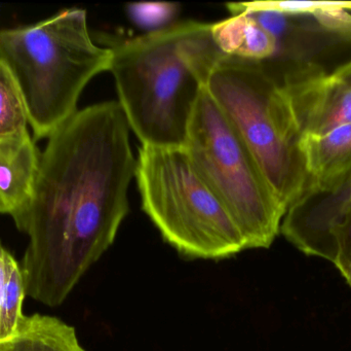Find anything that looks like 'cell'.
Segmentation results:
<instances>
[{
  "label": "cell",
  "mask_w": 351,
  "mask_h": 351,
  "mask_svg": "<svg viewBox=\"0 0 351 351\" xmlns=\"http://www.w3.org/2000/svg\"><path fill=\"white\" fill-rule=\"evenodd\" d=\"M215 43L224 55L247 61H269L278 49V39L250 12L232 14L212 24Z\"/></svg>",
  "instance_id": "10"
},
{
  "label": "cell",
  "mask_w": 351,
  "mask_h": 351,
  "mask_svg": "<svg viewBox=\"0 0 351 351\" xmlns=\"http://www.w3.org/2000/svg\"><path fill=\"white\" fill-rule=\"evenodd\" d=\"M119 101L77 111L49 138L34 192L18 227L28 235L27 296L56 307L112 245L129 214L137 160Z\"/></svg>",
  "instance_id": "1"
},
{
  "label": "cell",
  "mask_w": 351,
  "mask_h": 351,
  "mask_svg": "<svg viewBox=\"0 0 351 351\" xmlns=\"http://www.w3.org/2000/svg\"><path fill=\"white\" fill-rule=\"evenodd\" d=\"M26 294L22 268L0 242V340L14 335L24 319Z\"/></svg>",
  "instance_id": "12"
},
{
  "label": "cell",
  "mask_w": 351,
  "mask_h": 351,
  "mask_svg": "<svg viewBox=\"0 0 351 351\" xmlns=\"http://www.w3.org/2000/svg\"><path fill=\"white\" fill-rule=\"evenodd\" d=\"M311 257L334 264L351 288V205L328 229Z\"/></svg>",
  "instance_id": "14"
},
{
  "label": "cell",
  "mask_w": 351,
  "mask_h": 351,
  "mask_svg": "<svg viewBox=\"0 0 351 351\" xmlns=\"http://www.w3.org/2000/svg\"><path fill=\"white\" fill-rule=\"evenodd\" d=\"M110 49L119 103L142 146L185 148L194 107L224 55L212 24L172 23Z\"/></svg>",
  "instance_id": "2"
},
{
  "label": "cell",
  "mask_w": 351,
  "mask_h": 351,
  "mask_svg": "<svg viewBox=\"0 0 351 351\" xmlns=\"http://www.w3.org/2000/svg\"><path fill=\"white\" fill-rule=\"evenodd\" d=\"M40 155L29 131L0 137V214L12 216L16 228L32 200Z\"/></svg>",
  "instance_id": "9"
},
{
  "label": "cell",
  "mask_w": 351,
  "mask_h": 351,
  "mask_svg": "<svg viewBox=\"0 0 351 351\" xmlns=\"http://www.w3.org/2000/svg\"><path fill=\"white\" fill-rule=\"evenodd\" d=\"M351 1H331L313 14L319 26L328 32L351 41Z\"/></svg>",
  "instance_id": "15"
},
{
  "label": "cell",
  "mask_w": 351,
  "mask_h": 351,
  "mask_svg": "<svg viewBox=\"0 0 351 351\" xmlns=\"http://www.w3.org/2000/svg\"><path fill=\"white\" fill-rule=\"evenodd\" d=\"M130 14L136 23L156 30L170 25L177 5L174 3H134L129 6Z\"/></svg>",
  "instance_id": "16"
},
{
  "label": "cell",
  "mask_w": 351,
  "mask_h": 351,
  "mask_svg": "<svg viewBox=\"0 0 351 351\" xmlns=\"http://www.w3.org/2000/svg\"><path fill=\"white\" fill-rule=\"evenodd\" d=\"M335 78L351 87V60L332 71Z\"/></svg>",
  "instance_id": "17"
},
{
  "label": "cell",
  "mask_w": 351,
  "mask_h": 351,
  "mask_svg": "<svg viewBox=\"0 0 351 351\" xmlns=\"http://www.w3.org/2000/svg\"><path fill=\"white\" fill-rule=\"evenodd\" d=\"M186 150L234 220L249 249H268L286 212L255 158L206 87L188 126Z\"/></svg>",
  "instance_id": "5"
},
{
  "label": "cell",
  "mask_w": 351,
  "mask_h": 351,
  "mask_svg": "<svg viewBox=\"0 0 351 351\" xmlns=\"http://www.w3.org/2000/svg\"><path fill=\"white\" fill-rule=\"evenodd\" d=\"M111 59L110 47L93 41L82 8L0 30V60L20 87L34 140L49 138L78 111L82 91L110 69Z\"/></svg>",
  "instance_id": "3"
},
{
  "label": "cell",
  "mask_w": 351,
  "mask_h": 351,
  "mask_svg": "<svg viewBox=\"0 0 351 351\" xmlns=\"http://www.w3.org/2000/svg\"><path fill=\"white\" fill-rule=\"evenodd\" d=\"M28 125L26 104L18 82L0 60V137L26 133Z\"/></svg>",
  "instance_id": "13"
},
{
  "label": "cell",
  "mask_w": 351,
  "mask_h": 351,
  "mask_svg": "<svg viewBox=\"0 0 351 351\" xmlns=\"http://www.w3.org/2000/svg\"><path fill=\"white\" fill-rule=\"evenodd\" d=\"M206 87L288 212L306 190L307 177L298 146L289 133L276 80L258 62L223 55Z\"/></svg>",
  "instance_id": "6"
},
{
  "label": "cell",
  "mask_w": 351,
  "mask_h": 351,
  "mask_svg": "<svg viewBox=\"0 0 351 351\" xmlns=\"http://www.w3.org/2000/svg\"><path fill=\"white\" fill-rule=\"evenodd\" d=\"M135 177L142 210L180 255L223 260L247 249L228 210L185 148L141 146Z\"/></svg>",
  "instance_id": "4"
},
{
  "label": "cell",
  "mask_w": 351,
  "mask_h": 351,
  "mask_svg": "<svg viewBox=\"0 0 351 351\" xmlns=\"http://www.w3.org/2000/svg\"><path fill=\"white\" fill-rule=\"evenodd\" d=\"M298 150L307 177L303 195H334L350 181L351 123L325 135L301 138Z\"/></svg>",
  "instance_id": "8"
},
{
  "label": "cell",
  "mask_w": 351,
  "mask_h": 351,
  "mask_svg": "<svg viewBox=\"0 0 351 351\" xmlns=\"http://www.w3.org/2000/svg\"><path fill=\"white\" fill-rule=\"evenodd\" d=\"M0 351H86L75 329L57 317H26L8 339L0 340Z\"/></svg>",
  "instance_id": "11"
},
{
  "label": "cell",
  "mask_w": 351,
  "mask_h": 351,
  "mask_svg": "<svg viewBox=\"0 0 351 351\" xmlns=\"http://www.w3.org/2000/svg\"><path fill=\"white\" fill-rule=\"evenodd\" d=\"M270 76L278 84L289 133L297 146L305 136L325 135L351 123V87L332 72L302 64Z\"/></svg>",
  "instance_id": "7"
}]
</instances>
